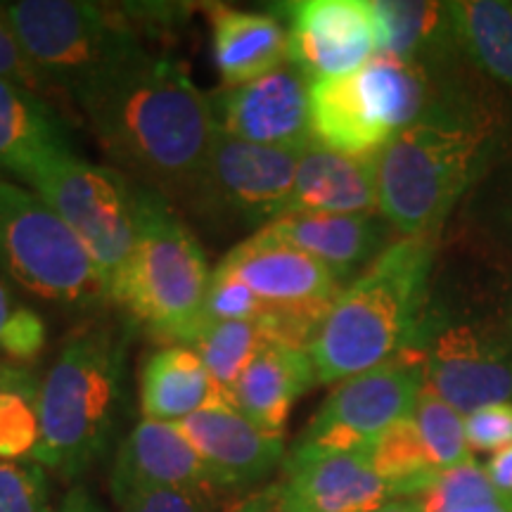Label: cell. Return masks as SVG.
Masks as SVG:
<instances>
[{
	"label": "cell",
	"instance_id": "5",
	"mask_svg": "<svg viewBox=\"0 0 512 512\" xmlns=\"http://www.w3.org/2000/svg\"><path fill=\"white\" fill-rule=\"evenodd\" d=\"M484 133L470 121L430 112L375 152L377 209L403 238H434L472 183Z\"/></svg>",
	"mask_w": 512,
	"mask_h": 512
},
{
	"label": "cell",
	"instance_id": "23",
	"mask_svg": "<svg viewBox=\"0 0 512 512\" xmlns=\"http://www.w3.org/2000/svg\"><path fill=\"white\" fill-rule=\"evenodd\" d=\"M233 406L226 389L190 347H164L140 375V408L147 420L181 422L209 408Z\"/></svg>",
	"mask_w": 512,
	"mask_h": 512
},
{
	"label": "cell",
	"instance_id": "3",
	"mask_svg": "<svg viewBox=\"0 0 512 512\" xmlns=\"http://www.w3.org/2000/svg\"><path fill=\"white\" fill-rule=\"evenodd\" d=\"M128 332L83 325L62 344L38 394L34 463L62 479L83 475L102 458L117 430Z\"/></svg>",
	"mask_w": 512,
	"mask_h": 512
},
{
	"label": "cell",
	"instance_id": "10",
	"mask_svg": "<svg viewBox=\"0 0 512 512\" xmlns=\"http://www.w3.org/2000/svg\"><path fill=\"white\" fill-rule=\"evenodd\" d=\"M422 349L411 347L368 373L339 382L306 425L299 448L368 453L389 427L411 418L422 394Z\"/></svg>",
	"mask_w": 512,
	"mask_h": 512
},
{
	"label": "cell",
	"instance_id": "31",
	"mask_svg": "<svg viewBox=\"0 0 512 512\" xmlns=\"http://www.w3.org/2000/svg\"><path fill=\"white\" fill-rule=\"evenodd\" d=\"M204 323H219V320H242L256 323L268 332H275L280 320V311L266 304L252 287L235 275L230 268L219 264L209 278L207 297L202 309Z\"/></svg>",
	"mask_w": 512,
	"mask_h": 512
},
{
	"label": "cell",
	"instance_id": "37",
	"mask_svg": "<svg viewBox=\"0 0 512 512\" xmlns=\"http://www.w3.org/2000/svg\"><path fill=\"white\" fill-rule=\"evenodd\" d=\"M0 81L27 88V91L41 95V98L48 95L46 86H43L34 69H31L27 57H24L22 46H19L17 36L12 34L3 10H0Z\"/></svg>",
	"mask_w": 512,
	"mask_h": 512
},
{
	"label": "cell",
	"instance_id": "14",
	"mask_svg": "<svg viewBox=\"0 0 512 512\" xmlns=\"http://www.w3.org/2000/svg\"><path fill=\"white\" fill-rule=\"evenodd\" d=\"M216 124L228 136L264 147L311 143V81L285 62L271 74L223 91L211 102Z\"/></svg>",
	"mask_w": 512,
	"mask_h": 512
},
{
	"label": "cell",
	"instance_id": "8",
	"mask_svg": "<svg viewBox=\"0 0 512 512\" xmlns=\"http://www.w3.org/2000/svg\"><path fill=\"white\" fill-rule=\"evenodd\" d=\"M0 275L43 302H105L91 254L36 192L0 181Z\"/></svg>",
	"mask_w": 512,
	"mask_h": 512
},
{
	"label": "cell",
	"instance_id": "13",
	"mask_svg": "<svg viewBox=\"0 0 512 512\" xmlns=\"http://www.w3.org/2000/svg\"><path fill=\"white\" fill-rule=\"evenodd\" d=\"M287 17L290 62L309 81L347 76L380 55L373 0H299L280 5Z\"/></svg>",
	"mask_w": 512,
	"mask_h": 512
},
{
	"label": "cell",
	"instance_id": "34",
	"mask_svg": "<svg viewBox=\"0 0 512 512\" xmlns=\"http://www.w3.org/2000/svg\"><path fill=\"white\" fill-rule=\"evenodd\" d=\"M43 347H46V323L34 309L19 304L0 335V354L8 356L12 363L27 366L41 356Z\"/></svg>",
	"mask_w": 512,
	"mask_h": 512
},
{
	"label": "cell",
	"instance_id": "40",
	"mask_svg": "<svg viewBox=\"0 0 512 512\" xmlns=\"http://www.w3.org/2000/svg\"><path fill=\"white\" fill-rule=\"evenodd\" d=\"M48 512H107L95 498L88 494L81 486H74L67 496L62 498V503L57 508H50Z\"/></svg>",
	"mask_w": 512,
	"mask_h": 512
},
{
	"label": "cell",
	"instance_id": "2",
	"mask_svg": "<svg viewBox=\"0 0 512 512\" xmlns=\"http://www.w3.org/2000/svg\"><path fill=\"white\" fill-rule=\"evenodd\" d=\"M432 266L434 238H401L339 292L309 347L318 384L368 373L415 347Z\"/></svg>",
	"mask_w": 512,
	"mask_h": 512
},
{
	"label": "cell",
	"instance_id": "35",
	"mask_svg": "<svg viewBox=\"0 0 512 512\" xmlns=\"http://www.w3.org/2000/svg\"><path fill=\"white\" fill-rule=\"evenodd\" d=\"M467 446L498 453L512 446V401L494 403L465 415Z\"/></svg>",
	"mask_w": 512,
	"mask_h": 512
},
{
	"label": "cell",
	"instance_id": "1",
	"mask_svg": "<svg viewBox=\"0 0 512 512\" xmlns=\"http://www.w3.org/2000/svg\"><path fill=\"white\" fill-rule=\"evenodd\" d=\"M102 150L145 183L192 195L214 147V107L169 57L133 46L76 93Z\"/></svg>",
	"mask_w": 512,
	"mask_h": 512
},
{
	"label": "cell",
	"instance_id": "24",
	"mask_svg": "<svg viewBox=\"0 0 512 512\" xmlns=\"http://www.w3.org/2000/svg\"><path fill=\"white\" fill-rule=\"evenodd\" d=\"M72 150L62 121L41 95L0 81V174L27 176L43 159Z\"/></svg>",
	"mask_w": 512,
	"mask_h": 512
},
{
	"label": "cell",
	"instance_id": "28",
	"mask_svg": "<svg viewBox=\"0 0 512 512\" xmlns=\"http://www.w3.org/2000/svg\"><path fill=\"white\" fill-rule=\"evenodd\" d=\"M273 335L256 323L242 320H219V323H202L200 332L192 339L190 349L197 351L211 377L226 389L228 396L235 382L245 373L252 358Z\"/></svg>",
	"mask_w": 512,
	"mask_h": 512
},
{
	"label": "cell",
	"instance_id": "15",
	"mask_svg": "<svg viewBox=\"0 0 512 512\" xmlns=\"http://www.w3.org/2000/svg\"><path fill=\"white\" fill-rule=\"evenodd\" d=\"M290 512H375L394 501L368 453L311 451L294 446L275 484Z\"/></svg>",
	"mask_w": 512,
	"mask_h": 512
},
{
	"label": "cell",
	"instance_id": "18",
	"mask_svg": "<svg viewBox=\"0 0 512 512\" xmlns=\"http://www.w3.org/2000/svg\"><path fill=\"white\" fill-rule=\"evenodd\" d=\"M110 489L114 503L150 489H207L214 482L207 465L176 422L140 420L114 458Z\"/></svg>",
	"mask_w": 512,
	"mask_h": 512
},
{
	"label": "cell",
	"instance_id": "38",
	"mask_svg": "<svg viewBox=\"0 0 512 512\" xmlns=\"http://www.w3.org/2000/svg\"><path fill=\"white\" fill-rule=\"evenodd\" d=\"M484 472L491 479V484L512 496V446L494 453L489 463H486Z\"/></svg>",
	"mask_w": 512,
	"mask_h": 512
},
{
	"label": "cell",
	"instance_id": "11",
	"mask_svg": "<svg viewBox=\"0 0 512 512\" xmlns=\"http://www.w3.org/2000/svg\"><path fill=\"white\" fill-rule=\"evenodd\" d=\"M221 264L280 311L278 339L294 347H311L342 292L328 266L268 228L235 245Z\"/></svg>",
	"mask_w": 512,
	"mask_h": 512
},
{
	"label": "cell",
	"instance_id": "33",
	"mask_svg": "<svg viewBox=\"0 0 512 512\" xmlns=\"http://www.w3.org/2000/svg\"><path fill=\"white\" fill-rule=\"evenodd\" d=\"M38 408L34 401L12 392H0V460L31 456L38 444Z\"/></svg>",
	"mask_w": 512,
	"mask_h": 512
},
{
	"label": "cell",
	"instance_id": "9",
	"mask_svg": "<svg viewBox=\"0 0 512 512\" xmlns=\"http://www.w3.org/2000/svg\"><path fill=\"white\" fill-rule=\"evenodd\" d=\"M27 183L91 254L107 302L136 245V185L117 169L83 162L74 150L43 159Z\"/></svg>",
	"mask_w": 512,
	"mask_h": 512
},
{
	"label": "cell",
	"instance_id": "21",
	"mask_svg": "<svg viewBox=\"0 0 512 512\" xmlns=\"http://www.w3.org/2000/svg\"><path fill=\"white\" fill-rule=\"evenodd\" d=\"M264 228L316 256L339 283L366 271L392 245V226L375 214H285Z\"/></svg>",
	"mask_w": 512,
	"mask_h": 512
},
{
	"label": "cell",
	"instance_id": "25",
	"mask_svg": "<svg viewBox=\"0 0 512 512\" xmlns=\"http://www.w3.org/2000/svg\"><path fill=\"white\" fill-rule=\"evenodd\" d=\"M380 22V55L425 67L458 50L448 3L373 0Z\"/></svg>",
	"mask_w": 512,
	"mask_h": 512
},
{
	"label": "cell",
	"instance_id": "6",
	"mask_svg": "<svg viewBox=\"0 0 512 512\" xmlns=\"http://www.w3.org/2000/svg\"><path fill=\"white\" fill-rule=\"evenodd\" d=\"M430 112L425 67L387 55L311 83V138L342 155H375Z\"/></svg>",
	"mask_w": 512,
	"mask_h": 512
},
{
	"label": "cell",
	"instance_id": "7",
	"mask_svg": "<svg viewBox=\"0 0 512 512\" xmlns=\"http://www.w3.org/2000/svg\"><path fill=\"white\" fill-rule=\"evenodd\" d=\"M22 53L46 91L76 93L114 60L138 46L124 10L83 0L0 3Z\"/></svg>",
	"mask_w": 512,
	"mask_h": 512
},
{
	"label": "cell",
	"instance_id": "39",
	"mask_svg": "<svg viewBox=\"0 0 512 512\" xmlns=\"http://www.w3.org/2000/svg\"><path fill=\"white\" fill-rule=\"evenodd\" d=\"M233 512H290L280 501L278 489L275 486H268V489L259 491V494L247 496L245 501L235 505Z\"/></svg>",
	"mask_w": 512,
	"mask_h": 512
},
{
	"label": "cell",
	"instance_id": "16",
	"mask_svg": "<svg viewBox=\"0 0 512 512\" xmlns=\"http://www.w3.org/2000/svg\"><path fill=\"white\" fill-rule=\"evenodd\" d=\"M422 389L470 415L512 401V363L467 328H448L422 349Z\"/></svg>",
	"mask_w": 512,
	"mask_h": 512
},
{
	"label": "cell",
	"instance_id": "27",
	"mask_svg": "<svg viewBox=\"0 0 512 512\" xmlns=\"http://www.w3.org/2000/svg\"><path fill=\"white\" fill-rule=\"evenodd\" d=\"M370 463L394 489L396 498H415L439 475L432 465L413 415L389 427L368 451Z\"/></svg>",
	"mask_w": 512,
	"mask_h": 512
},
{
	"label": "cell",
	"instance_id": "4",
	"mask_svg": "<svg viewBox=\"0 0 512 512\" xmlns=\"http://www.w3.org/2000/svg\"><path fill=\"white\" fill-rule=\"evenodd\" d=\"M209 278L200 242L169 200L152 188H136V245L107 302L159 342L190 347L204 323Z\"/></svg>",
	"mask_w": 512,
	"mask_h": 512
},
{
	"label": "cell",
	"instance_id": "36",
	"mask_svg": "<svg viewBox=\"0 0 512 512\" xmlns=\"http://www.w3.org/2000/svg\"><path fill=\"white\" fill-rule=\"evenodd\" d=\"M119 512H211L207 489H150L126 498Z\"/></svg>",
	"mask_w": 512,
	"mask_h": 512
},
{
	"label": "cell",
	"instance_id": "17",
	"mask_svg": "<svg viewBox=\"0 0 512 512\" xmlns=\"http://www.w3.org/2000/svg\"><path fill=\"white\" fill-rule=\"evenodd\" d=\"M207 465L214 489H247L283 463L285 437L256 427L235 406L209 408L176 422Z\"/></svg>",
	"mask_w": 512,
	"mask_h": 512
},
{
	"label": "cell",
	"instance_id": "20",
	"mask_svg": "<svg viewBox=\"0 0 512 512\" xmlns=\"http://www.w3.org/2000/svg\"><path fill=\"white\" fill-rule=\"evenodd\" d=\"M375 211H380L375 155H342L311 140L299 159L285 214H375Z\"/></svg>",
	"mask_w": 512,
	"mask_h": 512
},
{
	"label": "cell",
	"instance_id": "42",
	"mask_svg": "<svg viewBox=\"0 0 512 512\" xmlns=\"http://www.w3.org/2000/svg\"><path fill=\"white\" fill-rule=\"evenodd\" d=\"M375 512H422V508L413 498H394V501L384 503L380 510Z\"/></svg>",
	"mask_w": 512,
	"mask_h": 512
},
{
	"label": "cell",
	"instance_id": "32",
	"mask_svg": "<svg viewBox=\"0 0 512 512\" xmlns=\"http://www.w3.org/2000/svg\"><path fill=\"white\" fill-rule=\"evenodd\" d=\"M46 472L38 463L0 460V512H48Z\"/></svg>",
	"mask_w": 512,
	"mask_h": 512
},
{
	"label": "cell",
	"instance_id": "22",
	"mask_svg": "<svg viewBox=\"0 0 512 512\" xmlns=\"http://www.w3.org/2000/svg\"><path fill=\"white\" fill-rule=\"evenodd\" d=\"M209 19L214 62L228 88L245 86L290 62L287 27L273 12L216 5Z\"/></svg>",
	"mask_w": 512,
	"mask_h": 512
},
{
	"label": "cell",
	"instance_id": "41",
	"mask_svg": "<svg viewBox=\"0 0 512 512\" xmlns=\"http://www.w3.org/2000/svg\"><path fill=\"white\" fill-rule=\"evenodd\" d=\"M17 306H19V302L15 299V294H12L10 283L3 278V275H0V335H3L5 323H8Z\"/></svg>",
	"mask_w": 512,
	"mask_h": 512
},
{
	"label": "cell",
	"instance_id": "12",
	"mask_svg": "<svg viewBox=\"0 0 512 512\" xmlns=\"http://www.w3.org/2000/svg\"><path fill=\"white\" fill-rule=\"evenodd\" d=\"M302 152L245 143L219 128L192 197L221 219L268 226L285 214Z\"/></svg>",
	"mask_w": 512,
	"mask_h": 512
},
{
	"label": "cell",
	"instance_id": "29",
	"mask_svg": "<svg viewBox=\"0 0 512 512\" xmlns=\"http://www.w3.org/2000/svg\"><path fill=\"white\" fill-rule=\"evenodd\" d=\"M413 501L422 512H512V496L491 484L477 460L439 472Z\"/></svg>",
	"mask_w": 512,
	"mask_h": 512
},
{
	"label": "cell",
	"instance_id": "26",
	"mask_svg": "<svg viewBox=\"0 0 512 512\" xmlns=\"http://www.w3.org/2000/svg\"><path fill=\"white\" fill-rule=\"evenodd\" d=\"M458 50L512 91V5L503 0L448 3Z\"/></svg>",
	"mask_w": 512,
	"mask_h": 512
},
{
	"label": "cell",
	"instance_id": "19",
	"mask_svg": "<svg viewBox=\"0 0 512 512\" xmlns=\"http://www.w3.org/2000/svg\"><path fill=\"white\" fill-rule=\"evenodd\" d=\"M318 384L309 349L271 337L235 382L230 401L261 430L285 434L294 401Z\"/></svg>",
	"mask_w": 512,
	"mask_h": 512
},
{
	"label": "cell",
	"instance_id": "30",
	"mask_svg": "<svg viewBox=\"0 0 512 512\" xmlns=\"http://www.w3.org/2000/svg\"><path fill=\"white\" fill-rule=\"evenodd\" d=\"M413 420L418 425L422 444L430 453L432 465L439 472L472 460L465 434V415H460L456 408L448 406L439 396L422 389L420 399L415 403Z\"/></svg>",
	"mask_w": 512,
	"mask_h": 512
}]
</instances>
